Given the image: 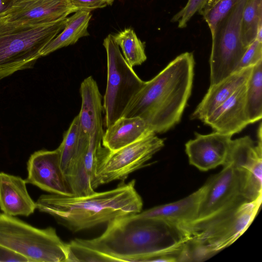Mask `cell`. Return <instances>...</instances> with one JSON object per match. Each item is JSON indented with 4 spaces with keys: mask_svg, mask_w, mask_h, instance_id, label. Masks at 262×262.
I'll list each match as a JSON object with an SVG mask.
<instances>
[{
    "mask_svg": "<svg viewBox=\"0 0 262 262\" xmlns=\"http://www.w3.org/2000/svg\"><path fill=\"white\" fill-rule=\"evenodd\" d=\"M0 246L29 262H68V243L61 239L55 228H38L4 213H0Z\"/></svg>",
    "mask_w": 262,
    "mask_h": 262,
    "instance_id": "8992f818",
    "label": "cell"
},
{
    "mask_svg": "<svg viewBox=\"0 0 262 262\" xmlns=\"http://www.w3.org/2000/svg\"><path fill=\"white\" fill-rule=\"evenodd\" d=\"M11 1L12 0H0V12L7 8Z\"/></svg>",
    "mask_w": 262,
    "mask_h": 262,
    "instance_id": "f546056e",
    "label": "cell"
},
{
    "mask_svg": "<svg viewBox=\"0 0 262 262\" xmlns=\"http://www.w3.org/2000/svg\"><path fill=\"white\" fill-rule=\"evenodd\" d=\"M206 190V184L189 195L174 202L155 206L137 215L143 217L160 219L182 227L196 219Z\"/></svg>",
    "mask_w": 262,
    "mask_h": 262,
    "instance_id": "e0dca14e",
    "label": "cell"
},
{
    "mask_svg": "<svg viewBox=\"0 0 262 262\" xmlns=\"http://www.w3.org/2000/svg\"><path fill=\"white\" fill-rule=\"evenodd\" d=\"M253 67L235 71L219 82L211 84L192 114V119L202 122L225 102L248 79Z\"/></svg>",
    "mask_w": 262,
    "mask_h": 262,
    "instance_id": "d6986e66",
    "label": "cell"
},
{
    "mask_svg": "<svg viewBox=\"0 0 262 262\" xmlns=\"http://www.w3.org/2000/svg\"><path fill=\"white\" fill-rule=\"evenodd\" d=\"M80 93L82 102L78 116L81 129L90 139L102 141L104 134L102 96L96 81L92 76L81 82Z\"/></svg>",
    "mask_w": 262,
    "mask_h": 262,
    "instance_id": "2e32d148",
    "label": "cell"
},
{
    "mask_svg": "<svg viewBox=\"0 0 262 262\" xmlns=\"http://www.w3.org/2000/svg\"><path fill=\"white\" fill-rule=\"evenodd\" d=\"M91 12L78 10L67 17L63 30L43 49L40 53L41 57L73 45L80 38L89 36L88 28L92 17Z\"/></svg>",
    "mask_w": 262,
    "mask_h": 262,
    "instance_id": "44dd1931",
    "label": "cell"
},
{
    "mask_svg": "<svg viewBox=\"0 0 262 262\" xmlns=\"http://www.w3.org/2000/svg\"><path fill=\"white\" fill-rule=\"evenodd\" d=\"M246 82L203 122L214 131L233 135L248 124L246 109Z\"/></svg>",
    "mask_w": 262,
    "mask_h": 262,
    "instance_id": "9a60e30c",
    "label": "cell"
},
{
    "mask_svg": "<svg viewBox=\"0 0 262 262\" xmlns=\"http://www.w3.org/2000/svg\"><path fill=\"white\" fill-rule=\"evenodd\" d=\"M192 53H182L144 86L133 98L122 117H139L155 133L177 125L190 96L194 76Z\"/></svg>",
    "mask_w": 262,
    "mask_h": 262,
    "instance_id": "7a4b0ae2",
    "label": "cell"
},
{
    "mask_svg": "<svg viewBox=\"0 0 262 262\" xmlns=\"http://www.w3.org/2000/svg\"><path fill=\"white\" fill-rule=\"evenodd\" d=\"M206 190L197 217L191 224L198 225L209 221L246 202L243 198L237 170L230 162L206 183Z\"/></svg>",
    "mask_w": 262,
    "mask_h": 262,
    "instance_id": "30bf717a",
    "label": "cell"
},
{
    "mask_svg": "<svg viewBox=\"0 0 262 262\" xmlns=\"http://www.w3.org/2000/svg\"><path fill=\"white\" fill-rule=\"evenodd\" d=\"M246 84V109L251 124L262 117V60L253 66Z\"/></svg>",
    "mask_w": 262,
    "mask_h": 262,
    "instance_id": "7402d4cb",
    "label": "cell"
},
{
    "mask_svg": "<svg viewBox=\"0 0 262 262\" xmlns=\"http://www.w3.org/2000/svg\"><path fill=\"white\" fill-rule=\"evenodd\" d=\"M246 1L242 0L221 19L211 34L210 85L235 72L247 50L241 35V20Z\"/></svg>",
    "mask_w": 262,
    "mask_h": 262,
    "instance_id": "9c48e42d",
    "label": "cell"
},
{
    "mask_svg": "<svg viewBox=\"0 0 262 262\" xmlns=\"http://www.w3.org/2000/svg\"><path fill=\"white\" fill-rule=\"evenodd\" d=\"M70 0H12L0 22H51L76 12Z\"/></svg>",
    "mask_w": 262,
    "mask_h": 262,
    "instance_id": "4fadbf2b",
    "label": "cell"
},
{
    "mask_svg": "<svg viewBox=\"0 0 262 262\" xmlns=\"http://www.w3.org/2000/svg\"><path fill=\"white\" fill-rule=\"evenodd\" d=\"M242 0H208L199 12L207 22L211 34L218 22Z\"/></svg>",
    "mask_w": 262,
    "mask_h": 262,
    "instance_id": "d4e9b609",
    "label": "cell"
},
{
    "mask_svg": "<svg viewBox=\"0 0 262 262\" xmlns=\"http://www.w3.org/2000/svg\"><path fill=\"white\" fill-rule=\"evenodd\" d=\"M72 6L78 10L91 11L111 5L114 0H70Z\"/></svg>",
    "mask_w": 262,
    "mask_h": 262,
    "instance_id": "83f0119b",
    "label": "cell"
},
{
    "mask_svg": "<svg viewBox=\"0 0 262 262\" xmlns=\"http://www.w3.org/2000/svg\"><path fill=\"white\" fill-rule=\"evenodd\" d=\"M103 45L107 56V84L104 96L105 125L122 117L128 105L145 84L126 62L111 34Z\"/></svg>",
    "mask_w": 262,
    "mask_h": 262,
    "instance_id": "52a82bcc",
    "label": "cell"
},
{
    "mask_svg": "<svg viewBox=\"0 0 262 262\" xmlns=\"http://www.w3.org/2000/svg\"><path fill=\"white\" fill-rule=\"evenodd\" d=\"M26 182L21 177L0 172V209L11 215L29 216L36 209Z\"/></svg>",
    "mask_w": 262,
    "mask_h": 262,
    "instance_id": "ac0fdd59",
    "label": "cell"
},
{
    "mask_svg": "<svg viewBox=\"0 0 262 262\" xmlns=\"http://www.w3.org/2000/svg\"><path fill=\"white\" fill-rule=\"evenodd\" d=\"M153 133L141 118L123 116L107 128L102 137V144L108 150L114 151Z\"/></svg>",
    "mask_w": 262,
    "mask_h": 262,
    "instance_id": "ffe728a7",
    "label": "cell"
},
{
    "mask_svg": "<svg viewBox=\"0 0 262 262\" xmlns=\"http://www.w3.org/2000/svg\"><path fill=\"white\" fill-rule=\"evenodd\" d=\"M261 25L262 0H246L241 20V39L246 48L255 39Z\"/></svg>",
    "mask_w": 262,
    "mask_h": 262,
    "instance_id": "cb8c5ba5",
    "label": "cell"
},
{
    "mask_svg": "<svg viewBox=\"0 0 262 262\" xmlns=\"http://www.w3.org/2000/svg\"><path fill=\"white\" fill-rule=\"evenodd\" d=\"M135 183L134 180L123 182L114 189L84 196L42 194L36 202V209L77 232L140 213L143 201Z\"/></svg>",
    "mask_w": 262,
    "mask_h": 262,
    "instance_id": "3957f363",
    "label": "cell"
},
{
    "mask_svg": "<svg viewBox=\"0 0 262 262\" xmlns=\"http://www.w3.org/2000/svg\"><path fill=\"white\" fill-rule=\"evenodd\" d=\"M258 137L256 144L247 136L232 140L226 161L237 170L247 201L262 196V140L261 135Z\"/></svg>",
    "mask_w": 262,
    "mask_h": 262,
    "instance_id": "8fae6325",
    "label": "cell"
},
{
    "mask_svg": "<svg viewBox=\"0 0 262 262\" xmlns=\"http://www.w3.org/2000/svg\"><path fill=\"white\" fill-rule=\"evenodd\" d=\"M185 144L190 164L202 171H207L226 162L232 136L217 132L202 135Z\"/></svg>",
    "mask_w": 262,
    "mask_h": 262,
    "instance_id": "5bb4252c",
    "label": "cell"
},
{
    "mask_svg": "<svg viewBox=\"0 0 262 262\" xmlns=\"http://www.w3.org/2000/svg\"><path fill=\"white\" fill-rule=\"evenodd\" d=\"M67 17L51 22H0V80L31 68Z\"/></svg>",
    "mask_w": 262,
    "mask_h": 262,
    "instance_id": "277c9868",
    "label": "cell"
},
{
    "mask_svg": "<svg viewBox=\"0 0 262 262\" xmlns=\"http://www.w3.org/2000/svg\"><path fill=\"white\" fill-rule=\"evenodd\" d=\"M114 37L131 67L141 65L146 60L144 43L138 37L133 29H125L114 35Z\"/></svg>",
    "mask_w": 262,
    "mask_h": 262,
    "instance_id": "603a6c76",
    "label": "cell"
},
{
    "mask_svg": "<svg viewBox=\"0 0 262 262\" xmlns=\"http://www.w3.org/2000/svg\"><path fill=\"white\" fill-rule=\"evenodd\" d=\"M27 184L52 194L72 196L74 193L60 165L58 149L35 151L27 164Z\"/></svg>",
    "mask_w": 262,
    "mask_h": 262,
    "instance_id": "7c38bea8",
    "label": "cell"
},
{
    "mask_svg": "<svg viewBox=\"0 0 262 262\" xmlns=\"http://www.w3.org/2000/svg\"><path fill=\"white\" fill-rule=\"evenodd\" d=\"M208 0H188L183 8L173 16L172 22H178V27H186L190 18L205 7Z\"/></svg>",
    "mask_w": 262,
    "mask_h": 262,
    "instance_id": "484cf974",
    "label": "cell"
},
{
    "mask_svg": "<svg viewBox=\"0 0 262 262\" xmlns=\"http://www.w3.org/2000/svg\"><path fill=\"white\" fill-rule=\"evenodd\" d=\"M0 261L29 262L24 256L0 246Z\"/></svg>",
    "mask_w": 262,
    "mask_h": 262,
    "instance_id": "f1b7e54d",
    "label": "cell"
},
{
    "mask_svg": "<svg viewBox=\"0 0 262 262\" xmlns=\"http://www.w3.org/2000/svg\"><path fill=\"white\" fill-rule=\"evenodd\" d=\"M262 60V41L255 39L247 48L236 71L253 67Z\"/></svg>",
    "mask_w": 262,
    "mask_h": 262,
    "instance_id": "4316f807",
    "label": "cell"
},
{
    "mask_svg": "<svg viewBox=\"0 0 262 262\" xmlns=\"http://www.w3.org/2000/svg\"><path fill=\"white\" fill-rule=\"evenodd\" d=\"M261 200L262 196L244 202L209 221L183 228L189 235L186 261L204 260L234 243L255 219Z\"/></svg>",
    "mask_w": 262,
    "mask_h": 262,
    "instance_id": "5b68a950",
    "label": "cell"
},
{
    "mask_svg": "<svg viewBox=\"0 0 262 262\" xmlns=\"http://www.w3.org/2000/svg\"><path fill=\"white\" fill-rule=\"evenodd\" d=\"M105 231L90 239L75 238L79 245L98 253L103 261H183L189 240L183 227L137 214L107 223Z\"/></svg>",
    "mask_w": 262,
    "mask_h": 262,
    "instance_id": "6da1fadb",
    "label": "cell"
},
{
    "mask_svg": "<svg viewBox=\"0 0 262 262\" xmlns=\"http://www.w3.org/2000/svg\"><path fill=\"white\" fill-rule=\"evenodd\" d=\"M164 142L153 133L114 151L102 147L96 163L93 188L116 180L124 181L129 174L144 166L164 146Z\"/></svg>",
    "mask_w": 262,
    "mask_h": 262,
    "instance_id": "ba28073f",
    "label": "cell"
}]
</instances>
